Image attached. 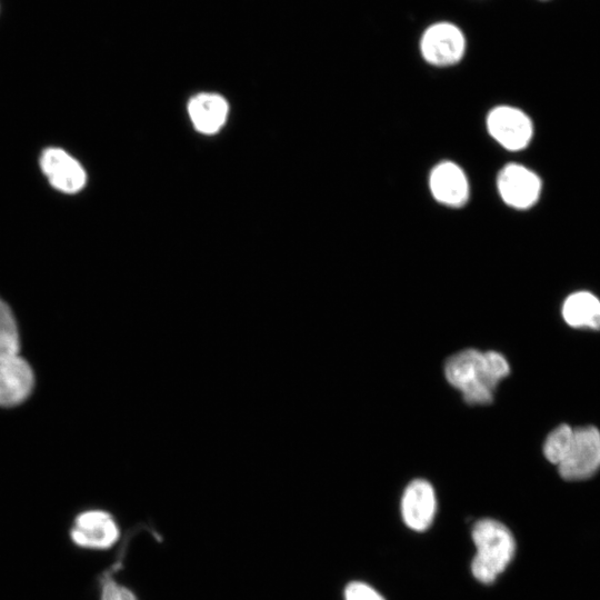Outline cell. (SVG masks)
<instances>
[{
    "label": "cell",
    "mask_w": 600,
    "mask_h": 600,
    "mask_svg": "<svg viewBox=\"0 0 600 600\" xmlns=\"http://www.w3.org/2000/svg\"><path fill=\"white\" fill-rule=\"evenodd\" d=\"M574 436V429L568 424H561L553 429L543 444L544 457L559 466L568 456Z\"/></svg>",
    "instance_id": "5bb4252c"
},
{
    "label": "cell",
    "mask_w": 600,
    "mask_h": 600,
    "mask_svg": "<svg viewBox=\"0 0 600 600\" xmlns=\"http://www.w3.org/2000/svg\"><path fill=\"white\" fill-rule=\"evenodd\" d=\"M123 550L117 561L99 578V600H138L132 590L119 583L113 574L122 563Z\"/></svg>",
    "instance_id": "2e32d148"
},
{
    "label": "cell",
    "mask_w": 600,
    "mask_h": 600,
    "mask_svg": "<svg viewBox=\"0 0 600 600\" xmlns=\"http://www.w3.org/2000/svg\"><path fill=\"white\" fill-rule=\"evenodd\" d=\"M562 316L573 328L600 330V300L588 291H578L563 302Z\"/></svg>",
    "instance_id": "4fadbf2b"
},
{
    "label": "cell",
    "mask_w": 600,
    "mask_h": 600,
    "mask_svg": "<svg viewBox=\"0 0 600 600\" xmlns=\"http://www.w3.org/2000/svg\"><path fill=\"white\" fill-rule=\"evenodd\" d=\"M429 188L438 202L451 208L463 206L469 198L467 176L452 161H442L433 167L429 176Z\"/></svg>",
    "instance_id": "8fae6325"
},
{
    "label": "cell",
    "mask_w": 600,
    "mask_h": 600,
    "mask_svg": "<svg viewBox=\"0 0 600 600\" xmlns=\"http://www.w3.org/2000/svg\"><path fill=\"white\" fill-rule=\"evenodd\" d=\"M39 166L51 187L62 193H77L87 183V172L82 164L62 148L43 149Z\"/></svg>",
    "instance_id": "ba28073f"
},
{
    "label": "cell",
    "mask_w": 600,
    "mask_h": 600,
    "mask_svg": "<svg viewBox=\"0 0 600 600\" xmlns=\"http://www.w3.org/2000/svg\"><path fill=\"white\" fill-rule=\"evenodd\" d=\"M600 468V431L592 426L574 429L573 441L566 459L558 466L560 476L569 481L583 480Z\"/></svg>",
    "instance_id": "5b68a950"
},
{
    "label": "cell",
    "mask_w": 600,
    "mask_h": 600,
    "mask_svg": "<svg viewBox=\"0 0 600 600\" xmlns=\"http://www.w3.org/2000/svg\"><path fill=\"white\" fill-rule=\"evenodd\" d=\"M489 134L504 149H524L532 139L533 124L522 110L512 106H497L487 116Z\"/></svg>",
    "instance_id": "8992f818"
},
{
    "label": "cell",
    "mask_w": 600,
    "mask_h": 600,
    "mask_svg": "<svg viewBox=\"0 0 600 600\" xmlns=\"http://www.w3.org/2000/svg\"><path fill=\"white\" fill-rule=\"evenodd\" d=\"M437 510L433 487L423 479L411 481L401 499V516L408 528L424 531L432 523Z\"/></svg>",
    "instance_id": "30bf717a"
},
{
    "label": "cell",
    "mask_w": 600,
    "mask_h": 600,
    "mask_svg": "<svg viewBox=\"0 0 600 600\" xmlns=\"http://www.w3.org/2000/svg\"><path fill=\"white\" fill-rule=\"evenodd\" d=\"M188 112L198 131L212 134L224 124L228 103L220 94L200 93L189 101Z\"/></svg>",
    "instance_id": "7c38bea8"
},
{
    "label": "cell",
    "mask_w": 600,
    "mask_h": 600,
    "mask_svg": "<svg viewBox=\"0 0 600 600\" xmlns=\"http://www.w3.org/2000/svg\"><path fill=\"white\" fill-rule=\"evenodd\" d=\"M502 201L514 209H528L539 199L541 179L529 168L519 163L506 164L497 178Z\"/></svg>",
    "instance_id": "9c48e42d"
},
{
    "label": "cell",
    "mask_w": 600,
    "mask_h": 600,
    "mask_svg": "<svg viewBox=\"0 0 600 600\" xmlns=\"http://www.w3.org/2000/svg\"><path fill=\"white\" fill-rule=\"evenodd\" d=\"M464 50L466 39L462 31L449 22L430 26L421 37V54L427 62L433 66L454 64L461 60Z\"/></svg>",
    "instance_id": "52a82bcc"
},
{
    "label": "cell",
    "mask_w": 600,
    "mask_h": 600,
    "mask_svg": "<svg viewBox=\"0 0 600 600\" xmlns=\"http://www.w3.org/2000/svg\"><path fill=\"white\" fill-rule=\"evenodd\" d=\"M120 534L116 518L102 509H87L78 512L69 527L72 544L86 550H108L117 544Z\"/></svg>",
    "instance_id": "3957f363"
},
{
    "label": "cell",
    "mask_w": 600,
    "mask_h": 600,
    "mask_svg": "<svg viewBox=\"0 0 600 600\" xmlns=\"http://www.w3.org/2000/svg\"><path fill=\"white\" fill-rule=\"evenodd\" d=\"M444 374L469 404L490 403L499 383L488 368L484 352L476 349L462 350L450 357L444 364Z\"/></svg>",
    "instance_id": "7a4b0ae2"
},
{
    "label": "cell",
    "mask_w": 600,
    "mask_h": 600,
    "mask_svg": "<svg viewBox=\"0 0 600 600\" xmlns=\"http://www.w3.org/2000/svg\"><path fill=\"white\" fill-rule=\"evenodd\" d=\"M20 330L9 303L0 298V352L20 351Z\"/></svg>",
    "instance_id": "9a60e30c"
},
{
    "label": "cell",
    "mask_w": 600,
    "mask_h": 600,
    "mask_svg": "<svg viewBox=\"0 0 600 600\" xmlns=\"http://www.w3.org/2000/svg\"><path fill=\"white\" fill-rule=\"evenodd\" d=\"M476 554L471 562L473 577L482 583H492L511 562L516 541L510 530L494 519H481L472 528Z\"/></svg>",
    "instance_id": "6da1fadb"
},
{
    "label": "cell",
    "mask_w": 600,
    "mask_h": 600,
    "mask_svg": "<svg viewBox=\"0 0 600 600\" xmlns=\"http://www.w3.org/2000/svg\"><path fill=\"white\" fill-rule=\"evenodd\" d=\"M344 600H386L370 584L362 581H352L344 589Z\"/></svg>",
    "instance_id": "e0dca14e"
},
{
    "label": "cell",
    "mask_w": 600,
    "mask_h": 600,
    "mask_svg": "<svg viewBox=\"0 0 600 600\" xmlns=\"http://www.w3.org/2000/svg\"><path fill=\"white\" fill-rule=\"evenodd\" d=\"M36 388V373L20 351L0 352V408L24 403Z\"/></svg>",
    "instance_id": "277c9868"
}]
</instances>
